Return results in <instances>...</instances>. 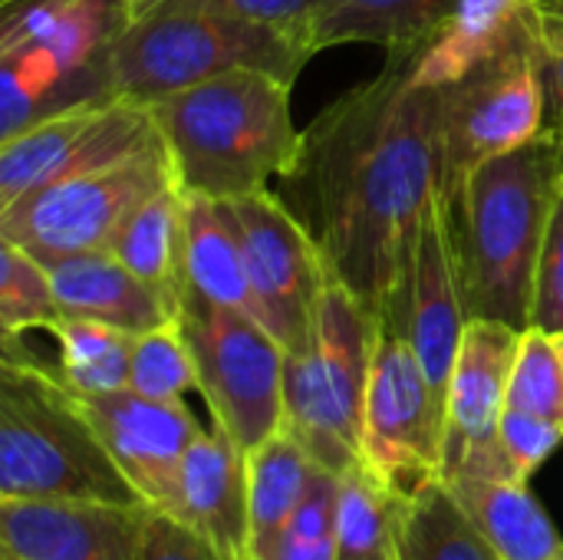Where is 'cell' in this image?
<instances>
[{"instance_id":"25","label":"cell","mask_w":563,"mask_h":560,"mask_svg":"<svg viewBox=\"0 0 563 560\" xmlns=\"http://www.w3.org/2000/svg\"><path fill=\"white\" fill-rule=\"evenodd\" d=\"M525 10L528 0H455L439 36L416 53L412 76L426 86H449L462 79L505 40Z\"/></svg>"},{"instance_id":"4","label":"cell","mask_w":563,"mask_h":560,"mask_svg":"<svg viewBox=\"0 0 563 560\" xmlns=\"http://www.w3.org/2000/svg\"><path fill=\"white\" fill-rule=\"evenodd\" d=\"M145 505L112 462L82 399L3 333L0 360V502Z\"/></svg>"},{"instance_id":"21","label":"cell","mask_w":563,"mask_h":560,"mask_svg":"<svg viewBox=\"0 0 563 560\" xmlns=\"http://www.w3.org/2000/svg\"><path fill=\"white\" fill-rule=\"evenodd\" d=\"M445 482L501 560H563V535L531 485L475 475Z\"/></svg>"},{"instance_id":"7","label":"cell","mask_w":563,"mask_h":560,"mask_svg":"<svg viewBox=\"0 0 563 560\" xmlns=\"http://www.w3.org/2000/svg\"><path fill=\"white\" fill-rule=\"evenodd\" d=\"M548 129L544 50L528 13L462 79L439 86V188Z\"/></svg>"},{"instance_id":"29","label":"cell","mask_w":563,"mask_h":560,"mask_svg":"<svg viewBox=\"0 0 563 560\" xmlns=\"http://www.w3.org/2000/svg\"><path fill=\"white\" fill-rule=\"evenodd\" d=\"M49 267L20 244L0 238V330L23 337L26 330H49L59 320Z\"/></svg>"},{"instance_id":"28","label":"cell","mask_w":563,"mask_h":560,"mask_svg":"<svg viewBox=\"0 0 563 560\" xmlns=\"http://www.w3.org/2000/svg\"><path fill=\"white\" fill-rule=\"evenodd\" d=\"M505 409L538 416L563 429V333L541 327L521 330Z\"/></svg>"},{"instance_id":"5","label":"cell","mask_w":563,"mask_h":560,"mask_svg":"<svg viewBox=\"0 0 563 560\" xmlns=\"http://www.w3.org/2000/svg\"><path fill=\"white\" fill-rule=\"evenodd\" d=\"M313 53L303 40L205 10H152L129 23L102 56L109 96L155 106L231 69H267L297 79Z\"/></svg>"},{"instance_id":"33","label":"cell","mask_w":563,"mask_h":560,"mask_svg":"<svg viewBox=\"0 0 563 560\" xmlns=\"http://www.w3.org/2000/svg\"><path fill=\"white\" fill-rule=\"evenodd\" d=\"M551 333H563V178L548 218V231L538 254L534 274V300H531V323Z\"/></svg>"},{"instance_id":"12","label":"cell","mask_w":563,"mask_h":560,"mask_svg":"<svg viewBox=\"0 0 563 560\" xmlns=\"http://www.w3.org/2000/svg\"><path fill=\"white\" fill-rule=\"evenodd\" d=\"M158 139L152 106L119 96L49 112L0 142V211L36 188L119 162Z\"/></svg>"},{"instance_id":"38","label":"cell","mask_w":563,"mask_h":560,"mask_svg":"<svg viewBox=\"0 0 563 560\" xmlns=\"http://www.w3.org/2000/svg\"><path fill=\"white\" fill-rule=\"evenodd\" d=\"M558 129H563V125H558Z\"/></svg>"},{"instance_id":"36","label":"cell","mask_w":563,"mask_h":560,"mask_svg":"<svg viewBox=\"0 0 563 560\" xmlns=\"http://www.w3.org/2000/svg\"><path fill=\"white\" fill-rule=\"evenodd\" d=\"M544 89H548V125H563V46H544Z\"/></svg>"},{"instance_id":"9","label":"cell","mask_w":563,"mask_h":560,"mask_svg":"<svg viewBox=\"0 0 563 560\" xmlns=\"http://www.w3.org/2000/svg\"><path fill=\"white\" fill-rule=\"evenodd\" d=\"M178 182L165 142L119 162L36 188L0 211V238L53 264L82 251H109L125 218L155 191Z\"/></svg>"},{"instance_id":"3","label":"cell","mask_w":563,"mask_h":560,"mask_svg":"<svg viewBox=\"0 0 563 560\" xmlns=\"http://www.w3.org/2000/svg\"><path fill=\"white\" fill-rule=\"evenodd\" d=\"M294 83L267 69H231L152 106L175 178L185 191L241 198L274 175L294 178L307 132L290 112Z\"/></svg>"},{"instance_id":"27","label":"cell","mask_w":563,"mask_h":560,"mask_svg":"<svg viewBox=\"0 0 563 560\" xmlns=\"http://www.w3.org/2000/svg\"><path fill=\"white\" fill-rule=\"evenodd\" d=\"M59 343V376L79 396L129 389L135 337L96 320L59 317L49 330Z\"/></svg>"},{"instance_id":"22","label":"cell","mask_w":563,"mask_h":560,"mask_svg":"<svg viewBox=\"0 0 563 560\" xmlns=\"http://www.w3.org/2000/svg\"><path fill=\"white\" fill-rule=\"evenodd\" d=\"M185 191L178 182L145 198L115 231L109 254H115L139 281H145L178 317L185 297L181 248H185Z\"/></svg>"},{"instance_id":"30","label":"cell","mask_w":563,"mask_h":560,"mask_svg":"<svg viewBox=\"0 0 563 560\" xmlns=\"http://www.w3.org/2000/svg\"><path fill=\"white\" fill-rule=\"evenodd\" d=\"M129 389L148 399H181L188 389H198L195 356L178 330V320L135 337Z\"/></svg>"},{"instance_id":"15","label":"cell","mask_w":563,"mask_h":560,"mask_svg":"<svg viewBox=\"0 0 563 560\" xmlns=\"http://www.w3.org/2000/svg\"><path fill=\"white\" fill-rule=\"evenodd\" d=\"M79 399L139 498L152 508H165L175 495L185 452L205 432L195 413L181 399H148L132 389Z\"/></svg>"},{"instance_id":"10","label":"cell","mask_w":563,"mask_h":560,"mask_svg":"<svg viewBox=\"0 0 563 560\" xmlns=\"http://www.w3.org/2000/svg\"><path fill=\"white\" fill-rule=\"evenodd\" d=\"M445 419L426 370L399 323L379 320L363 409V462L396 492L442 479Z\"/></svg>"},{"instance_id":"14","label":"cell","mask_w":563,"mask_h":560,"mask_svg":"<svg viewBox=\"0 0 563 560\" xmlns=\"http://www.w3.org/2000/svg\"><path fill=\"white\" fill-rule=\"evenodd\" d=\"M399 323L426 370V380L432 386L435 406L445 419L449 409V383L455 373L462 333L468 323L465 304H462V287L452 261V244H449V228H445V198L435 188L429 198L412 257H409V274L402 287V304L396 320Z\"/></svg>"},{"instance_id":"6","label":"cell","mask_w":563,"mask_h":560,"mask_svg":"<svg viewBox=\"0 0 563 560\" xmlns=\"http://www.w3.org/2000/svg\"><path fill=\"white\" fill-rule=\"evenodd\" d=\"M379 320L363 300L327 281L310 343L287 353L284 370V429L327 472H346L363 462V409L376 350Z\"/></svg>"},{"instance_id":"16","label":"cell","mask_w":563,"mask_h":560,"mask_svg":"<svg viewBox=\"0 0 563 560\" xmlns=\"http://www.w3.org/2000/svg\"><path fill=\"white\" fill-rule=\"evenodd\" d=\"M145 505L0 502V560H145Z\"/></svg>"},{"instance_id":"34","label":"cell","mask_w":563,"mask_h":560,"mask_svg":"<svg viewBox=\"0 0 563 560\" xmlns=\"http://www.w3.org/2000/svg\"><path fill=\"white\" fill-rule=\"evenodd\" d=\"M142 554L145 560H218L198 535L152 505L142 515Z\"/></svg>"},{"instance_id":"19","label":"cell","mask_w":563,"mask_h":560,"mask_svg":"<svg viewBox=\"0 0 563 560\" xmlns=\"http://www.w3.org/2000/svg\"><path fill=\"white\" fill-rule=\"evenodd\" d=\"M455 0H317L307 43L313 56L340 43H376L389 53L422 50L452 17Z\"/></svg>"},{"instance_id":"20","label":"cell","mask_w":563,"mask_h":560,"mask_svg":"<svg viewBox=\"0 0 563 560\" xmlns=\"http://www.w3.org/2000/svg\"><path fill=\"white\" fill-rule=\"evenodd\" d=\"M181 215H185V248H181L185 294L218 307L244 310L257 320L244 248L224 201L185 191Z\"/></svg>"},{"instance_id":"37","label":"cell","mask_w":563,"mask_h":560,"mask_svg":"<svg viewBox=\"0 0 563 560\" xmlns=\"http://www.w3.org/2000/svg\"><path fill=\"white\" fill-rule=\"evenodd\" d=\"M115 3H119V7L125 10V17H129V23H135L139 17H145V13L152 10V7H155L158 0H115Z\"/></svg>"},{"instance_id":"24","label":"cell","mask_w":563,"mask_h":560,"mask_svg":"<svg viewBox=\"0 0 563 560\" xmlns=\"http://www.w3.org/2000/svg\"><path fill=\"white\" fill-rule=\"evenodd\" d=\"M393 560H501L445 479L399 498Z\"/></svg>"},{"instance_id":"17","label":"cell","mask_w":563,"mask_h":560,"mask_svg":"<svg viewBox=\"0 0 563 560\" xmlns=\"http://www.w3.org/2000/svg\"><path fill=\"white\" fill-rule=\"evenodd\" d=\"M162 512L198 535L218 560H251L247 455L224 429L214 426L191 442Z\"/></svg>"},{"instance_id":"31","label":"cell","mask_w":563,"mask_h":560,"mask_svg":"<svg viewBox=\"0 0 563 560\" xmlns=\"http://www.w3.org/2000/svg\"><path fill=\"white\" fill-rule=\"evenodd\" d=\"M498 446H501L511 482L531 485V475L563 446V429L538 416L505 409L498 422Z\"/></svg>"},{"instance_id":"18","label":"cell","mask_w":563,"mask_h":560,"mask_svg":"<svg viewBox=\"0 0 563 560\" xmlns=\"http://www.w3.org/2000/svg\"><path fill=\"white\" fill-rule=\"evenodd\" d=\"M46 267L63 317L96 320L132 337L178 320L175 310L109 251L69 254Z\"/></svg>"},{"instance_id":"23","label":"cell","mask_w":563,"mask_h":560,"mask_svg":"<svg viewBox=\"0 0 563 560\" xmlns=\"http://www.w3.org/2000/svg\"><path fill=\"white\" fill-rule=\"evenodd\" d=\"M320 465L287 432H274L267 442L247 452V492H251V560L267 558L290 525L294 512L307 498Z\"/></svg>"},{"instance_id":"2","label":"cell","mask_w":563,"mask_h":560,"mask_svg":"<svg viewBox=\"0 0 563 560\" xmlns=\"http://www.w3.org/2000/svg\"><path fill=\"white\" fill-rule=\"evenodd\" d=\"M563 178V129L501 152L459 178L445 198V228L468 320L528 330L538 254Z\"/></svg>"},{"instance_id":"26","label":"cell","mask_w":563,"mask_h":560,"mask_svg":"<svg viewBox=\"0 0 563 560\" xmlns=\"http://www.w3.org/2000/svg\"><path fill=\"white\" fill-rule=\"evenodd\" d=\"M399 498L366 462L336 475V558L393 560Z\"/></svg>"},{"instance_id":"1","label":"cell","mask_w":563,"mask_h":560,"mask_svg":"<svg viewBox=\"0 0 563 560\" xmlns=\"http://www.w3.org/2000/svg\"><path fill=\"white\" fill-rule=\"evenodd\" d=\"M419 50L333 102L310 129L294 182L330 277L376 320H396L416 231L439 188V86L412 76Z\"/></svg>"},{"instance_id":"8","label":"cell","mask_w":563,"mask_h":560,"mask_svg":"<svg viewBox=\"0 0 563 560\" xmlns=\"http://www.w3.org/2000/svg\"><path fill=\"white\" fill-rule=\"evenodd\" d=\"M178 330L195 356L198 393L211 419L247 455L284 429L287 350L244 310L185 294Z\"/></svg>"},{"instance_id":"13","label":"cell","mask_w":563,"mask_h":560,"mask_svg":"<svg viewBox=\"0 0 563 560\" xmlns=\"http://www.w3.org/2000/svg\"><path fill=\"white\" fill-rule=\"evenodd\" d=\"M521 330L498 320H468L449 383L445 442H442V479L475 475L511 482L498 422L508 403V383L518 356Z\"/></svg>"},{"instance_id":"35","label":"cell","mask_w":563,"mask_h":560,"mask_svg":"<svg viewBox=\"0 0 563 560\" xmlns=\"http://www.w3.org/2000/svg\"><path fill=\"white\" fill-rule=\"evenodd\" d=\"M525 13L544 46H563V0H528Z\"/></svg>"},{"instance_id":"32","label":"cell","mask_w":563,"mask_h":560,"mask_svg":"<svg viewBox=\"0 0 563 560\" xmlns=\"http://www.w3.org/2000/svg\"><path fill=\"white\" fill-rule=\"evenodd\" d=\"M313 7H317V0H158L152 10H205V13H221V17H234V20H247V23H264V26L284 30V33H290V36L307 43V26H310V17H313ZM307 50H310V43H307Z\"/></svg>"},{"instance_id":"11","label":"cell","mask_w":563,"mask_h":560,"mask_svg":"<svg viewBox=\"0 0 563 560\" xmlns=\"http://www.w3.org/2000/svg\"><path fill=\"white\" fill-rule=\"evenodd\" d=\"M224 208L244 248L257 320L287 353H300L310 343L313 317L330 281L313 231L267 188L224 198Z\"/></svg>"}]
</instances>
